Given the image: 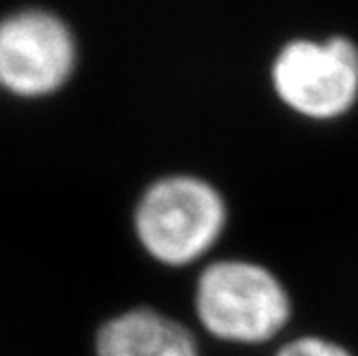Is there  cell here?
I'll use <instances>...</instances> for the list:
<instances>
[{
    "label": "cell",
    "instance_id": "7a4b0ae2",
    "mask_svg": "<svg viewBox=\"0 0 358 356\" xmlns=\"http://www.w3.org/2000/svg\"><path fill=\"white\" fill-rule=\"evenodd\" d=\"M227 217V200L213 180L193 172H172L155 178L142 191L134 228L155 260L185 266L217 245Z\"/></svg>",
    "mask_w": 358,
    "mask_h": 356
},
{
    "label": "cell",
    "instance_id": "277c9868",
    "mask_svg": "<svg viewBox=\"0 0 358 356\" xmlns=\"http://www.w3.org/2000/svg\"><path fill=\"white\" fill-rule=\"evenodd\" d=\"M78 43L71 26L43 7L0 17V88L17 97L58 90L76 69Z\"/></svg>",
    "mask_w": 358,
    "mask_h": 356
},
{
    "label": "cell",
    "instance_id": "3957f363",
    "mask_svg": "<svg viewBox=\"0 0 358 356\" xmlns=\"http://www.w3.org/2000/svg\"><path fill=\"white\" fill-rule=\"evenodd\" d=\"M277 99L309 120H335L358 104V43L343 32L292 35L268 64Z\"/></svg>",
    "mask_w": 358,
    "mask_h": 356
},
{
    "label": "cell",
    "instance_id": "6da1fadb",
    "mask_svg": "<svg viewBox=\"0 0 358 356\" xmlns=\"http://www.w3.org/2000/svg\"><path fill=\"white\" fill-rule=\"evenodd\" d=\"M193 309L213 337L259 346L287 329L294 299L268 264L245 255H225L204 264L195 277Z\"/></svg>",
    "mask_w": 358,
    "mask_h": 356
},
{
    "label": "cell",
    "instance_id": "8992f818",
    "mask_svg": "<svg viewBox=\"0 0 358 356\" xmlns=\"http://www.w3.org/2000/svg\"><path fill=\"white\" fill-rule=\"evenodd\" d=\"M271 356H356V352L331 335L299 333L283 339Z\"/></svg>",
    "mask_w": 358,
    "mask_h": 356
},
{
    "label": "cell",
    "instance_id": "5b68a950",
    "mask_svg": "<svg viewBox=\"0 0 358 356\" xmlns=\"http://www.w3.org/2000/svg\"><path fill=\"white\" fill-rule=\"evenodd\" d=\"M96 356H202L195 333L157 307L124 309L96 331Z\"/></svg>",
    "mask_w": 358,
    "mask_h": 356
}]
</instances>
